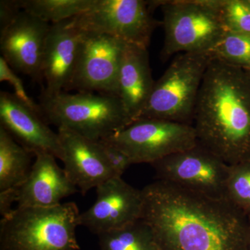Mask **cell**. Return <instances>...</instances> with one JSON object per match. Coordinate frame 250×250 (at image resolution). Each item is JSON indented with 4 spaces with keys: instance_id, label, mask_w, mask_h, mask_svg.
I'll return each instance as SVG.
<instances>
[{
    "instance_id": "cell-1",
    "label": "cell",
    "mask_w": 250,
    "mask_h": 250,
    "mask_svg": "<svg viewBox=\"0 0 250 250\" xmlns=\"http://www.w3.org/2000/svg\"><path fill=\"white\" fill-rule=\"evenodd\" d=\"M141 192V219L159 250H247L248 218L228 200L159 180Z\"/></svg>"
},
{
    "instance_id": "cell-2",
    "label": "cell",
    "mask_w": 250,
    "mask_h": 250,
    "mask_svg": "<svg viewBox=\"0 0 250 250\" xmlns=\"http://www.w3.org/2000/svg\"><path fill=\"white\" fill-rule=\"evenodd\" d=\"M197 143L229 166L250 159V75L212 59L194 112Z\"/></svg>"
},
{
    "instance_id": "cell-3",
    "label": "cell",
    "mask_w": 250,
    "mask_h": 250,
    "mask_svg": "<svg viewBox=\"0 0 250 250\" xmlns=\"http://www.w3.org/2000/svg\"><path fill=\"white\" fill-rule=\"evenodd\" d=\"M80 214L74 202L22 207L0 223V250H79Z\"/></svg>"
},
{
    "instance_id": "cell-4",
    "label": "cell",
    "mask_w": 250,
    "mask_h": 250,
    "mask_svg": "<svg viewBox=\"0 0 250 250\" xmlns=\"http://www.w3.org/2000/svg\"><path fill=\"white\" fill-rule=\"evenodd\" d=\"M41 116L47 124L71 129L87 139L101 141L131 124L118 96L93 93L41 96Z\"/></svg>"
},
{
    "instance_id": "cell-5",
    "label": "cell",
    "mask_w": 250,
    "mask_h": 250,
    "mask_svg": "<svg viewBox=\"0 0 250 250\" xmlns=\"http://www.w3.org/2000/svg\"><path fill=\"white\" fill-rule=\"evenodd\" d=\"M211 59L207 52L179 54L154 83L137 120L159 119L192 125L197 97Z\"/></svg>"
},
{
    "instance_id": "cell-6",
    "label": "cell",
    "mask_w": 250,
    "mask_h": 250,
    "mask_svg": "<svg viewBox=\"0 0 250 250\" xmlns=\"http://www.w3.org/2000/svg\"><path fill=\"white\" fill-rule=\"evenodd\" d=\"M161 6L165 31L161 59L175 54L207 52L225 34L219 0L151 1Z\"/></svg>"
},
{
    "instance_id": "cell-7",
    "label": "cell",
    "mask_w": 250,
    "mask_h": 250,
    "mask_svg": "<svg viewBox=\"0 0 250 250\" xmlns=\"http://www.w3.org/2000/svg\"><path fill=\"white\" fill-rule=\"evenodd\" d=\"M106 141L127 154L133 164H152L197 145L193 125L159 119H139Z\"/></svg>"
},
{
    "instance_id": "cell-8",
    "label": "cell",
    "mask_w": 250,
    "mask_h": 250,
    "mask_svg": "<svg viewBox=\"0 0 250 250\" xmlns=\"http://www.w3.org/2000/svg\"><path fill=\"white\" fill-rule=\"evenodd\" d=\"M150 11L149 1L95 0L89 10L71 21L75 27L85 32L113 36L147 49L153 32L162 25Z\"/></svg>"
},
{
    "instance_id": "cell-9",
    "label": "cell",
    "mask_w": 250,
    "mask_h": 250,
    "mask_svg": "<svg viewBox=\"0 0 250 250\" xmlns=\"http://www.w3.org/2000/svg\"><path fill=\"white\" fill-rule=\"evenodd\" d=\"M151 166L157 180L210 198L226 200L230 166L198 143Z\"/></svg>"
},
{
    "instance_id": "cell-10",
    "label": "cell",
    "mask_w": 250,
    "mask_h": 250,
    "mask_svg": "<svg viewBox=\"0 0 250 250\" xmlns=\"http://www.w3.org/2000/svg\"><path fill=\"white\" fill-rule=\"evenodd\" d=\"M126 42L105 34L85 32L71 80L65 91L117 96V80Z\"/></svg>"
},
{
    "instance_id": "cell-11",
    "label": "cell",
    "mask_w": 250,
    "mask_h": 250,
    "mask_svg": "<svg viewBox=\"0 0 250 250\" xmlns=\"http://www.w3.org/2000/svg\"><path fill=\"white\" fill-rule=\"evenodd\" d=\"M96 201L80 214V226L100 235L123 228L141 218L143 199L141 190L113 177L96 188Z\"/></svg>"
},
{
    "instance_id": "cell-12",
    "label": "cell",
    "mask_w": 250,
    "mask_h": 250,
    "mask_svg": "<svg viewBox=\"0 0 250 250\" xmlns=\"http://www.w3.org/2000/svg\"><path fill=\"white\" fill-rule=\"evenodd\" d=\"M51 24L22 11L14 22L1 33L2 57L11 68L36 82H42L46 39Z\"/></svg>"
},
{
    "instance_id": "cell-13",
    "label": "cell",
    "mask_w": 250,
    "mask_h": 250,
    "mask_svg": "<svg viewBox=\"0 0 250 250\" xmlns=\"http://www.w3.org/2000/svg\"><path fill=\"white\" fill-rule=\"evenodd\" d=\"M0 123L20 145L35 155L47 153L62 160L58 133H54L37 111L14 94L0 93Z\"/></svg>"
},
{
    "instance_id": "cell-14",
    "label": "cell",
    "mask_w": 250,
    "mask_h": 250,
    "mask_svg": "<svg viewBox=\"0 0 250 250\" xmlns=\"http://www.w3.org/2000/svg\"><path fill=\"white\" fill-rule=\"evenodd\" d=\"M85 31L72 24L71 19L51 24L46 39L42 77L46 85L42 96L65 91L71 80Z\"/></svg>"
},
{
    "instance_id": "cell-15",
    "label": "cell",
    "mask_w": 250,
    "mask_h": 250,
    "mask_svg": "<svg viewBox=\"0 0 250 250\" xmlns=\"http://www.w3.org/2000/svg\"><path fill=\"white\" fill-rule=\"evenodd\" d=\"M57 133L62 145L64 170L82 194L116 177L98 141L87 139L67 128H58Z\"/></svg>"
},
{
    "instance_id": "cell-16",
    "label": "cell",
    "mask_w": 250,
    "mask_h": 250,
    "mask_svg": "<svg viewBox=\"0 0 250 250\" xmlns=\"http://www.w3.org/2000/svg\"><path fill=\"white\" fill-rule=\"evenodd\" d=\"M35 156L27 179L11 189L18 208L55 207L62 199L78 192L54 156L38 153Z\"/></svg>"
},
{
    "instance_id": "cell-17",
    "label": "cell",
    "mask_w": 250,
    "mask_h": 250,
    "mask_svg": "<svg viewBox=\"0 0 250 250\" xmlns=\"http://www.w3.org/2000/svg\"><path fill=\"white\" fill-rule=\"evenodd\" d=\"M154 83L147 49L126 43L118 71L117 96L132 123L146 106Z\"/></svg>"
},
{
    "instance_id": "cell-18",
    "label": "cell",
    "mask_w": 250,
    "mask_h": 250,
    "mask_svg": "<svg viewBox=\"0 0 250 250\" xmlns=\"http://www.w3.org/2000/svg\"><path fill=\"white\" fill-rule=\"evenodd\" d=\"M33 156L0 126V192L19 187L27 179Z\"/></svg>"
},
{
    "instance_id": "cell-19",
    "label": "cell",
    "mask_w": 250,
    "mask_h": 250,
    "mask_svg": "<svg viewBox=\"0 0 250 250\" xmlns=\"http://www.w3.org/2000/svg\"><path fill=\"white\" fill-rule=\"evenodd\" d=\"M98 237L101 250H159L152 230L141 219Z\"/></svg>"
},
{
    "instance_id": "cell-20",
    "label": "cell",
    "mask_w": 250,
    "mask_h": 250,
    "mask_svg": "<svg viewBox=\"0 0 250 250\" xmlns=\"http://www.w3.org/2000/svg\"><path fill=\"white\" fill-rule=\"evenodd\" d=\"M22 11L52 24L83 14L95 0H20Z\"/></svg>"
},
{
    "instance_id": "cell-21",
    "label": "cell",
    "mask_w": 250,
    "mask_h": 250,
    "mask_svg": "<svg viewBox=\"0 0 250 250\" xmlns=\"http://www.w3.org/2000/svg\"><path fill=\"white\" fill-rule=\"evenodd\" d=\"M207 53L212 59L250 70V34L225 31Z\"/></svg>"
},
{
    "instance_id": "cell-22",
    "label": "cell",
    "mask_w": 250,
    "mask_h": 250,
    "mask_svg": "<svg viewBox=\"0 0 250 250\" xmlns=\"http://www.w3.org/2000/svg\"><path fill=\"white\" fill-rule=\"evenodd\" d=\"M226 200L250 218V159L230 166Z\"/></svg>"
},
{
    "instance_id": "cell-23",
    "label": "cell",
    "mask_w": 250,
    "mask_h": 250,
    "mask_svg": "<svg viewBox=\"0 0 250 250\" xmlns=\"http://www.w3.org/2000/svg\"><path fill=\"white\" fill-rule=\"evenodd\" d=\"M218 11L227 31L250 34V6L246 0H219Z\"/></svg>"
},
{
    "instance_id": "cell-24",
    "label": "cell",
    "mask_w": 250,
    "mask_h": 250,
    "mask_svg": "<svg viewBox=\"0 0 250 250\" xmlns=\"http://www.w3.org/2000/svg\"><path fill=\"white\" fill-rule=\"evenodd\" d=\"M0 82H9L10 84L14 87V95L22 103L30 106L41 115L39 105L36 104L27 95L22 80L15 73L11 67L2 57H0Z\"/></svg>"
},
{
    "instance_id": "cell-25",
    "label": "cell",
    "mask_w": 250,
    "mask_h": 250,
    "mask_svg": "<svg viewBox=\"0 0 250 250\" xmlns=\"http://www.w3.org/2000/svg\"><path fill=\"white\" fill-rule=\"evenodd\" d=\"M100 149L116 177H121L128 167L133 165L127 154L106 141H98Z\"/></svg>"
},
{
    "instance_id": "cell-26",
    "label": "cell",
    "mask_w": 250,
    "mask_h": 250,
    "mask_svg": "<svg viewBox=\"0 0 250 250\" xmlns=\"http://www.w3.org/2000/svg\"><path fill=\"white\" fill-rule=\"evenodd\" d=\"M22 11L20 0H1L0 33L4 32L14 22Z\"/></svg>"
},
{
    "instance_id": "cell-27",
    "label": "cell",
    "mask_w": 250,
    "mask_h": 250,
    "mask_svg": "<svg viewBox=\"0 0 250 250\" xmlns=\"http://www.w3.org/2000/svg\"><path fill=\"white\" fill-rule=\"evenodd\" d=\"M246 250H250V218H248V229H247Z\"/></svg>"
},
{
    "instance_id": "cell-28",
    "label": "cell",
    "mask_w": 250,
    "mask_h": 250,
    "mask_svg": "<svg viewBox=\"0 0 250 250\" xmlns=\"http://www.w3.org/2000/svg\"><path fill=\"white\" fill-rule=\"evenodd\" d=\"M247 3H248V4H249V6H250V0H246Z\"/></svg>"
},
{
    "instance_id": "cell-29",
    "label": "cell",
    "mask_w": 250,
    "mask_h": 250,
    "mask_svg": "<svg viewBox=\"0 0 250 250\" xmlns=\"http://www.w3.org/2000/svg\"><path fill=\"white\" fill-rule=\"evenodd\" d=\"M248 70V72H249L250 75V70Z\"/></svg>"
}]
</instances>
